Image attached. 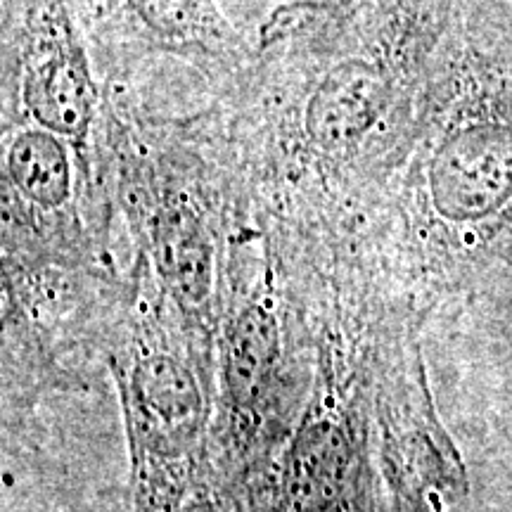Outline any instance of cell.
<instances>
[{
    "label": "cell",
    "mask_w": 512,
    "mask_h": 512,
    "mask_svg": "<svg viewBox=\"0 0 512 512\" xmlns=\"http://www.w3.org/2000/svg\"><path fill=\"white\" fill-rule=\"evenodd\" d=\"M451 0H297L261 24L214 112L259 226L320 233L382 207L411 152Z\"/></svg>",
    "instance_id": "1"
},
{
    "label": "cell",
    "mask_w": 512,
    "mask_h": 512,
    "mask_svg": "<svg viewBox=\"0 0 512 512\" xmlns=\"http://www.w3.org/2000/svg\"><path fill=\"white\" fill-rule=\"evenodd\" d=\"M102 143L133 259L216 354L235 249L256 219L214 107L159 117L110 83Z\"/></svg>",
    "instance_id": "2"
},
{
    "label": "cell",
    "mask_w": 512,
    "mask_h": 512,
    "mask_svg": "<svg viewBox=\"0 0 512 512\" xmlns=\"http://www.w3.org/2000/svg\"><path fill=\"white\" fill-rule=\"evenodd\" d=\"M313 384L309 320L266 230L235 249L216 332L211 482L238 512H259Z\"/></svg>",
    "instance_id": "3"
},
{
    "label": "cell",
    "mask_w": 512,
    "mask_h": 512,
    "mask_svg": "<svg viewBox=\"0 0 512 512\" xmlns=\"http://www.w3.org/2000/svg\"><path fill=\"white\" fill-rule=\"evenodd\" d=\"M102 363L124 411L136 512H190L211 482L216 354L136 259Z\"/></svg>",
    "instance_id": "4"
},
{
    "label": "cell",
    "mask_w": 512,
    "mask_h": 512,
    "mask_svg": "<svg viewBox=\"0 0 512 512\" xmlns=\"http://www.w3.org/2000/svg\"><path fill=\"white\" fill-rule=\"evenodd\" d=\"M313 384L259 512H373V415L382 366L375 325L351 306L311 316Z\"/></svg>",
    "instance_id": "5"
},
{
    "label": "cell",
    "mask_w": 512,
    "mask_h": 512,
    "mask_svg": "<svg viewBox=\"0 0 512 512\" xmlns=\"http://www.w3.org/2000/svg\"><path fill=\"white\" fill-rule=\"evenodd\" d=\"M88 0H3L0 121L46 128L105 155L110 83L88 48Z\"/></svg>",
    "instance_id": "6"
},
{
    "label": "cell",
    "mask_w": 512,
    "mask_h": 512,
    "mask_svg": "<svg viewBox=\"0 0 512 512\" xmlns=\"http://www.w3.org/2000/svg\"><path fill=\"white\" fill-rule=\"evenodd\" d=\"M91 36L121 62L171 57L228 86L247 67L252 46L216 0H88Z\"/></svg>",
    "instance_id": "7"
},
{
    "label": "cell",
    "mask_w": 512,
    "mask_h": 512,
    "mask_svg": "<svg viewBox=\"0 0 512 512\" xmlns=\"http://www.w3.org/2000/svg\"><path fill=\"white\" fill-rule=\"evenodd\" d=\"M190 512H238V510L230 505L228 498H223L219 491H216V486L209 484L207 489H204V494L192 503Z\"/></svg>",
    "instance_id": "8"
}]
</instances>
